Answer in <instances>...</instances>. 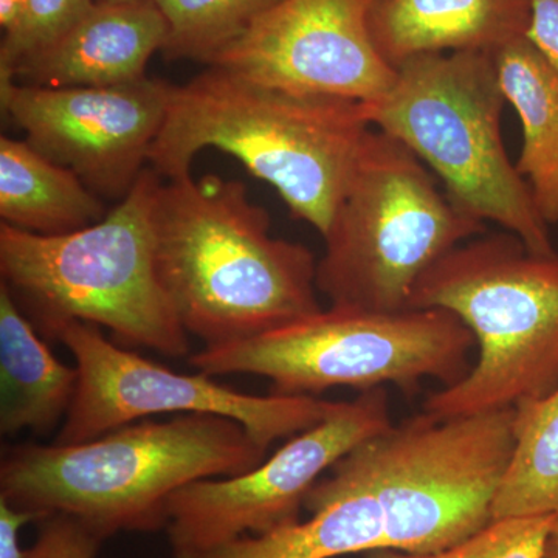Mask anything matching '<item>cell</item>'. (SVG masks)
<instances>
[{
    "label": "cell",
    "instance_id": "6da1fadb",
    "mask_svg": "<svg viewBox=\"0 0 558 558\" xmlns=\"http://www.w3.org/2000/svg\"><path fill=\"white\" fill-rule=\"evenodd\" d=\"M157 275L183 328L204 348L252 339L322 311L317 260L271 236L240 180L161 179L153 205Z\"/></svg>",
    "mask_w": 558,
    "mask_h": 558
},
{
    "label": "cell",
    "instance_id": "7a4b0ae2",
    "mask_svg": "<svg viewBox=\"0 0 558 558\" xmlns=\"http://www.w3.org/2000/svg\"><path fill=\"white\" fill-rule=\"evenodd\" d=\"M371 128L363 102L277 89L208 65L172 84L149 168L165 180L183 178L202 150H222L323 236Z\"/></svg>",
    "mask_w": 558,
    "mask_h": 558
},
{
    "label": "cell",
    "instance_id": "3957f363",
    "mask_svg": "<svg viewBox=\"0 0 558 558\" xmlns=\"http://www.w3.org/2000/svg\"><path fill=\"white\" fill-rule=\"evenodd\" d=\"M266 458L267 450L231 418H143L86 442L5 447L0 499L39 521L72 517L105 539L156 532L167 527L168 501L180 488L242 475Z\"/></svg>",
    "mask_w": 558,
    "mask_h": 558
},
{
    "label": "cell",
    "instance_id": "277c9868",
    "mask_svg": "<svg viewBox=\"0 0 558 558\" xmlns=\"http://www.w3.org/2000/svg\"><path fill=\"white\" fill-rule=\"evenodd\" d=\"M161 178L146 168L105 219L57 236L0 223V275L43 336L72 319L108 328L124 348L168 357L190 351L156 269L153 205Z\"/></svg>",
    "mask_w": 558,
    "mask_h": 558
},
{
    "label": "cell",
    "instance_id": "5b68a950",
    "mask_svg": "<svg viewBox=\"0 0 558 558\" xmlns=\"http://www.w3.org/2000/svg\"><path fill=\"white\" fill-rule=\"evenodd\" d=\"M457 315L480 355L464 379L432 392L425 413L446 418L515 409L558 385V252H531L515 234H481L429 267L410 310Z\"/></svg>",
    "mask_w": 558,
    "mask_h": 558
},
{
    "label": "cell",
    "instance_id": "8992f818",
    "mask_svg": "<svg viewBox=\"0 0 558 558\" xmlns=\"http://www.w3.org/2000/svg\"><path fill=\"white\" fill-rule=\"evenodd\" d=\"M396 70L391 89L363 102L371 126L407 146L470 218L498 223L531 252H556L549 226L502 142L508 101L494 54H418Z\"/></svg>",
    "mask_w": 558,
    "mask_h": 558
},
{
    "label": "cell",
    "instance_id": "52a82bcc",
    "mask_svg": "<svg viewBox=\"0 0 558 558\" xmlns=\"http://www.w3.org/2000/svg\"><path fill=\"white\" fill-rule=\"evenodd\" d=\"M486 231V223L450 201L407 146L371 128L323 234L318 292L330 306L347 310H410L422 275Z\"/></svg>",
    "mask_w": 558,
    "mask_h": 558
},
{
    "label": "cell",
    "instance_id": "ba28073f",
    "mask_svg": "<svg viewBox=\"0 0 558 558\" xmlns=\"http://www.w3.org/2000/svg\"><path fill=\"white\" fill-rule=\"evenodd\" d=\"M476 341L451 312H368L330 306L252 339L191 355L207 376L253 374L271 381V395L312 396L332 388L360 391L396 385L416 395L422 381L442 387L464 379Z\"/></svg>",
    "mask_w": 558,
    "mask_h": 558
},
{
    "label": "cell",
    "instance_id": "9c48e42d",
    "mask_svg": "<svg viewBox=\"0 0 558 558\" xmlns=\"http://www.w3.org/2000/svg\"><path fill=\"white\" fill-rule=\"evenodd\" d=\"M50 339L72 352L78 388L54 444L86 442L157 414H215L238 422L264 450L325 418L332 405L312 396L245 395L207 374H180L102 336L90 323H62Z\"/></svg>",
    "mask_w": 558,
    "mask_h": 558
},
{
    "label": "cell",
    "instance_id": "30bf717a",
    "mask_svg": "<svg viewBox=\"0 0 558 558\" xmlns=\"http://www.w3.org/2000/svg\"><path fill=\"white\" fill-rule=\"evenodd\" d=\"M392 425L387 389H369L351 402H332L322 422L292 436L258 468L180 488L167 506L172 553L216 548L296 523L319 476Z\"/></svg>",
    "mask_w": 558,
    "mask_h": 558
},
{
    "label": "cell",
    "instance_id": "8fae6325",
    "mask_svg": "<svg viewBox=\"0 0 558 558\" xmlns=\"http://www.w3.org/2000/svg\"><path fill=\"white\" fill-rule=\"evenodd\" d=\"M172 84L148 78L113 87H44L0 81L3 112L47 159L98 197L124 199L149 165Z\"/></svg>",
    "mask_w": 558,
    "mask_h": 558
},
{
    "label": "cell",
    "instance_id": "7c38bea8",
    "mask_svg": "<svg viewBox=\"0 0 558 558\" xmlns=\"http://www.w3.org/2000/svg\"><path fill=\"white\" fill-rule=\"evenodd\" d=\"M376 0H281L208 65L264 86L360 102L384 97L398 70L369 27Z\"/></svg>",
    "mask_w": 558,
    "mask_h": 558
},
{
    "label": "cell",
    "instance_id": "4fadbf2b",
    "mask_svg": "<svg viewBox=\"0 0 558 558\" xmlns=\"http://www.w3.org/2000/svg\"><path fill=\"white\" fill-rule=\"evenodd\" d=\"M168 22L154 2H97L50 47L24 62L13 81L44 87H113L146 78L167 46Z\"/></svg>",
    "mask_w": 558,
    "mask_h": 558
},
{
    "label": "cell",
    "instance_id": "5bb4252c",
    "mask_svg": "<svg viewBox=\"0 0 558 558\" xmlns=\"http://www.w3.org/2000/svg\"><path fill=\"white\" fill-rule=\"evenodd\" d=\"M529 22V0H376L369 14L374 43L395 69L418 54H494L524 38Z\"/></svg>",
    "mask_w": 558,
    "mask_h": 558
},
{
    "label": "cell",
    "instance_id": "9a60e30c",
    "mask_svg": "<svg viewBox=\"0 0 558 558\" xmlns=\"http://www.w3.org/2000/svg\"><path fill=\"white\" fill-rule=\"evenodd\" d=\"M78 388V369L40 340L13 293L0 284V433L47 436L62 425Z\"/></svg>",
    "mask_w": 558,
    "mask_h": 558
},
{
    "label": "cell",
    "instance_id": "2e32d148",
    "mask_svg": "<svg viewBox=\"0 0 558 558\" xmlns=\"http://www.w3.org/2000/svg\"><path fill=\"white\" fill-rule=\"evenodd\" d=\"M108 211L69 168L47 159L27 140L0 137V218L31 233L57 236L94 226Z\"/></svg>",
    "mask_w": 558,
    "mask_h": 558
},
{
    "label": "cell",
    "instance_id": "e0dca14e",
    "mask_svg": "<svg viewBox=\"0 0 558 558\" xmlns=\"http://www.w3.org/2000/svg\"><path fill=\"white\" fill-rule=\"evenodd\" d=\"M506 101L519 113L523 148L517 170L539 215L558 223V73L526 36L494 53Z\"/></svg>",
    "mask_w": 558,
    "mask_h": 558
},
{
    "label": "cell",
    "instance_id": "ac0fdd59",
    "mask_svg": "<svg viewBox=\"0 0 558 558\" xmlns=\"http://www.w3.org/2000/svg\"><path fill=\"white\" fill-rule=\"evenodd\" d=\"M558 512V385L513 409V453L499 483L492 520Z\"/></svg>",
    "mask_w": 558,
    "mask_h": 558
},
{
    "label": "cell",
    "instance_id": "d6986e66",
    "mask_svg": "<svg viewBox=\"0 0 558 558\" xmlns=\"http://www.w3.org/2000/svg\"><path fill=\"white\" fill-rule=\"evenodd\" d=\"M281 0H154L168 22V60L209 64L227 44L238 38Z\"/></svg>",
    "mask_w": 558,
    "mask_h": 558
},
{
    "label": "cell",
    "instance_id": "ffe728a7",
    "mask_svg": "<svg viewBox=\"0 0 558 558\" xmlns=\"http://www.w3.org/2000/svg\"><path fill=\"white\" fill-rule=\"evenodd\" d=\"M97 0H25L13 31L3 33L0 81L13 80L24 62L61 38Z\"/></svg>",
    "mask_w": 558,
    "mask_h": 558
},
{
    "label": "cell",
    "instance_id": "44dd1931",
    "mask_svg": "<svg viewBox=\"0 0 558 558\" xmlns=\"http://www.w3.org/2000/svg\"><path fill=\"white\" fill-rule=\"evenodd\" d=\"M553 515L492 520L472 537L438 553L381 549L365 558H542Z\"/></svg>",
    "mask_w": 558,
    "mask_h": 558
},
{
    "label": "cell",
    "instance_id": "7402d4cb",
    "mask_svg": "<svg viewBox=\"0 0 558 558\" xmlns=\"http://www.w3.org/2000/svg\"><path fill=\"white\" fill-rule=\"evenodd\" d=\"M35 545L24 558H97L105 538L68 515H50L38 523Z\"/></svg>",
    "mask_w": 558,
    "mask_h": 558
},
{
    "label": "cell",
    "instance_id": "603a6c76",
    "mask_svg": "<svg viewBox=\"0 0 558 558\" xmlns=\"http://www.w3.org/2000/svg\"><path fill=\"white\" fill-rule=\"evenodd\" d=\"M531 22L526 38L558 73V0H529Z\"/></svg>",
    "mask_w": 558,
    "mask_h": 558
},
{
    "label": "cell",
    "instance_id": "cb8c5ba5",
    "mask_svg": "<svg viewBox=\"0 0 558 558\" xmlns=\"http://www.w3.org/2000/svg\"><path fill=\"white\" fill-rule=\"evenodd\" d=\"M28 523H39V517L0 499V558H24L20 537L21 529Z\"/></svg>",
    "mask_w": 558,
    "mask_h": 558
},
{
    "label": "cell",
    "instance_id": "d4e9b609",
    "mask_svg": "<svg viewBox=\"0 0 558 558\" xmlns=\"http://www.w3.org/2000/svg\"><path fill=\"white\" fill-rule=\"evenodd\" d=\"M25 0H0V27L3 33L13 31L20 21Z\"/></svg>",
    "mask_w": 558,
    "mask_h": 558
},
{
    "label": "cell",
    "instance_id": "484cf974",
    "mask_svg": "<svg viewBox=\"0 0 558 558\" xmlns=\"http://www.w3.org/2000/svg\"><path fill=\"white\" fill-rule=\"evenodd\" d=\"M542 558H558V512L554 513L550 520Z\"/></svg>",
    "mask_w": 558,
    "mask_h": 558
},
{
    "label": "cell",
    "instance_id": "4316f807",
    "mask_svg": "<svg viewBox=\"0 0 558 558\" xmlns=\"http://www.w3.org/2000/svg\"><path fill=\"white\" fill-rule=\"evenodd\" d=\"M97 2H112V3H132V2H154V0H97Z\"/></svg>",
    "mask_w": 558,
    "mask_h": 558
}]
</instances>
